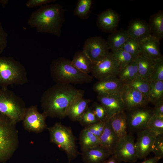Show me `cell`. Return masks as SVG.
<instances>
[{"instance_id":"cell-1","label":"cell","mask_w":163,"mask_h":163,"mask_svg":"<svg viewBox=\"0 0 163 163\" xmlns=\"http://www.w3.org/2000/svg\"><path fill=\"white\" fill-rule=\"evenodd\" d=\"M84 93L72 85L56 83L45 91L41 97L43 113L46 117L64 118L71 104L83 97Z\"/></svg>"},{"instance_id":"cell-2","label":"cell","mask_w":163,"mask_h":163,"mask_svg":"<svg viewBox=\"0 0 163 163\" xmlns=\"http://www.w3.org/2000/svg\"><path fill=\"white\" fill-rule=\"evenodd\" d=\"M64 12L62 6L58 4L42 5L32 13L27 24L38 33L59 37L64 21Z\"/></svg>"},{"instance_id":"cell-3","label":"cell","mask_w":163,"mask_h":163,"mask_svg":"<svg viewBox=\"0 0 163 163\" xmlns=\"http://www.w3.org/2000/svg\"><path fill=\"white\" fill-rule=\"evenodd\" d=\"M50 72L53 80L57 84H82L90 83L93 80L92 76L76 69L71 60L62 57L52 61Z\"/></svg>"},{"instance_id":"cell-4","label":"cell","mask_w":163,"mask_h":163,"mask_svg":"<svg viewBox=\"0 0 163 163\" xmlns=\"http://www.w3.org/2000/svg\"><path fill=\"white\" fill-rule=\"evenodd\" d=\"M28 82L27 72L20 62L11 57L0 55V87L23 85Z\"/></svg>"},{"instance_id":"cell-5","label":"cell","mask_w":163,"mask_h":163,"mask_svg":"<svg viewBox=\"0 0 163 163\" xmlns=\"http://www.w3.org/2000/svg\"><path fill=\"white\" fill-rule=\"evenodd\" d=\"M27 109L22 98L7 88H0V113L15 124L23 120Z\"/></svg>"},{"instance_id":"cell-6","label":"cell","mask_w":163,"mask_h":163,"mask_svg":"<svg viewBox=\"0 0 163 163\" xmlns=\"http://www.w3.org/2000/svg\"><path fill=\"white\" fill-rule=\"evenodd\" d=\"M48 129L51 142L64 152L68 162L77 157L79 152L76 145V139L70 128L57 123Z\"/></svg>"},{"instance_id":"cell-7","label":"cell","mask_w":163,"mask_h":163,"mask_svg":"<svg viewBox=\"0 0 163 163\" xmlns=\"http://www.w3.org/2000/svg\"><path fill=\"white\" fill-rule=\"evenodd\" d=\"M14 124L0 113V161L6 159L14 152L16 146V132L10 125Z\"/></svg>"},{"instance_id":"cell-8","label":"cell","mask_w":163,"mask_h":163,"mask_svg":"<svg viewBox=\"0 0 163 163\" xmlns=\"http://www.w3.org/2000/svg\"><path fill=\"white\" fill-rule=\"evenodd\" d=\"M107 41L99 36L88 39L85 42L82 51L94 63L104 58L110 53Z\"/></svg>"},{"instance_id":"cell-9","label":"cell","mask_w":163,"mask_h":163,"mask_svg":"<svg viewBox=\"0 0 163 163\" xmlns=\"http://www.w3.org/2000/svg\"><path fill=\"white\" fill-rule=\"evenodd\" d=\"M112 155L121 162H136L138 158L133 135L128 133L124 137L120 139Z\"/></svg>"},{"instance_id":"cell-10","label":"cell","mask_w":163,"mask_h":163,"mask_svg":"<svg viewBox=\"0 0 163 163\" xmlns=\"http://www.w3.org/2000/svg\"><path fill=\"white\" fill-rule=\"evenodd\" d=\"M120 71L119 66L112 52L102 60L94 63L91 73L98 80L111 77H117Z\"/></svg>"},{"instance_id":"cell-11","label":"cell","mask_w":163,"mask_h":163,"mask_svg":"<svg viewBox=\"0 0 163 163\" xmlns=\"http://www.w3.org/2000/svg\"><path fill=\"white\" fill-rule=\"evenodd\" d=\"M128 111L126 114L127 127L138 132L146 128L148 121L153 115L152 109L145 107Z\"/></svg>"},{"instance_id":"cell-12","label":"cell","mask_w":163,"mask_h":163,"mask_svg":"<svg viewBox=\"0 0 163 163\" xmlns=\"http://www.w3.org/2000/svg\"><path fill=\"white\" fill-rule=\"evenodd\" d=\"M46 117L38 111L37 105H32L27 109L23 120V125L28 131L40 133L46 128Z\"/></svg>"},{"instance_id":"cell-13","label":"cell","mask_w":163,"mask_h":163,"mask_svg":"<svg viewBox=\"0 0 163 163\" xmlns=\"http://www.w3.org/2000/svg\"><path fill=\"white\" fill-rule=\"evenodd\" d=\"M158 135L147 128L138 132L135 147L138 159L145 158L152 152V145Z\"/></svg>"},{"instance_id":"cell-14","label":"cell","mask_w":163,"mask_h":163,"mask_svg":"<svg viewBox=\"0 0 163 163\" xmlns=\"http://www.w3.org/2000/svg\"><path fill=\"white\" fill-rule=\"evenodd\" d=\"M125 85L120 94L125 110L129 111L145 107L149 102L147 98L138 91Z\"/></svg>"},{"instance_id":"cell-15","label":"cell","mask_w":163,"mask_h":163,"mask_svg":"<svg viewBox=\"0 0 163 163\" xmlns=\"http://www.w3.org/2000/svg\"><path fill=\"white\" fill-rule=\"evenodd\" d=\"M97 99L105 109L108 119L114 114L125 110L120 94H98Z\"/></svg>"},{"instance_id":"cell-16","label":"cell","mask_w":163,"mask_h":163,"mask_svg":"<svg viewBox=\"0 0 163 163\" xmlns=\"http://www.w3.org/2000/svg\"><path fill=\"white\" fill-rule=\"evenodd\" d=\"M125 85L117 77H111L98 80L93 89L97 94H121Z\"/></svg>"},{"instance_id":"cell-17","label":"cell","mask_w":163,"mask_h":163,"mask_svg":"<svg viewBox=\"0 0 163 163\" xmlns=\"http://www.w3.org/2000/svg\"><path fill=\"white\" fill-rule=\"evenodd\" d=\"M139 44L140 55L154 60L163 57L160 50L159 40L152 35L142 40Z\"/></svg>"},{"instance_id":"cell-18","label":"cell","mask_w":163,"mask_h":163,"mask_svg":"<svg viewBox=\"0 0 163 163\" xmlns=\"http://www.w3.org/2000/svg\"><path fill=\"white\" fill-rule=\"evenodd\" d=\"M119 20V15L117 12L111 9H108L99 14L97 24L102 31L112 32L115 30Z\"/></svg>"},{"instance_id":"cell-19","label":"cell","mask_w":163,"mask_h":163,"mask_svg":"<svg viewBox=\"0 0 163 163\" xmlns=\"http://www.w3.org/2000/svg\"><path fill=\"white\" fill-rule=\"evenodd\" d=\"M127 30L129 37L139 43L151 35L148 23L139 19L131 20Z\"/></svg>"},{"instance_id":"cell-20","label":"cell","mask_w":163,"mask_h":163,"mask_svg":"<svg viewBox=\"0 0 163 163\" xmlns=\"http://www.w3.org/2000/svg\"><path fill=\"white\" fill-rule=\"evenodd\" d=\"M112 154L110 151L99 145L82 152V156L84 163H104Z\"/></svg>"},{"instance_id":"cell-21","label":"cell","mask_w":163,"mask_h":163,"mask_svg":"<svg viewBox=\"0 0 163 163\" xmlns=\"http://www.w3.org/2000/svg\"><path fill=\"white\" fill-rule=\"evenodd\" d=\"M91 101L90 99L84 98L83 97L76 99L68 108L66 117H68L72 121L79 122L89 107Z\"/></svg>"},{"instance_id":"cell-22","label":"cell","mask_w":163,"mask_h":163,"mask_svg":"<svg viewBox=\"0 0 163 163\" xmlns=\"http://www.w3.org/2000/svg\"><path fill=\"white\" fill-rule=\"evenodd\" d=\"M110 125L119 139L127 134L126 114L125 111L117 113L108 119Z\"/></svg>"},{"instance_id":"cell-23","label":"cell","mask_w":163,"mask_h":163,"mask_svg":"<svg viewBox=\"0 0 163 163\" xmlns=\"http://www.w3.org/2000/svg\"><path fill=\"white\" fill-rule=\"evenodd\" d=\"M99 138L100 145L113 152L119 139L112 128L108 120L106 122L103 132Z\"/></svg>"},{"instance_id":"cell-24","label":"cell","mask_w":163,"mask_h":163,"mask_svg":"<svg viewBox=\"0 0 163 163\" xmlns=\"http://www.w3.org/2000/svg\"><path fill=\"white\" fill-rule=\"evenodd\" d=\"M129 36L127 30L120 29L112 32L106 40L112 52L122 49Z\"/></svg>"},{"instance_id":"cell-25","label":"cell","mask_w":163,"mask_h":163,"mask_svg":"<svg viewBox=\"0 0 163 163\" xmlns=\"http://www.w3.org/2000/svg\"><path fill=\"white\" fill-rule=\"evenodd\" d=\"M133 60L137 65L139 75L149 82L155 60L139 55L135 57Z\"/></svg>"},{"instance_id":"cell-26","label":"cell","mask_w":163,"mask_h":163,"mask_svg":"<svg viewBox=\"0 0 163 163\" xmlns=\"http://www.w3.org/2000/svg\"><path fill=\"white\" fill-rule=\"evenodd\" d=\"M71 62L78 70L88 74L91 72L94 63L82 51L76 52Z\"/></svg>"},{"instance_id":"cell-27","label":"cell","mask_w":163,"mask_h":163,"mask_svg":"<svg viewBox=\"0 0 163 163\" xmlns=\"http://www.w3.org/2000/svg\"><path fill=\"white\" fill-rule=\"evenodd\" d=\"M151 35L159 41L163 38V12L159 11L152 15L148 23Z\"/></svg>"},{"instance_id":"cell-28","label":"cell","mask_w":163,"mask_h":163,"mask_svg":"<svg viewBox=\"0 0 163 163\" xmlns=\"http://www.w3.org/2000/svg\"><path fill=\"white\" fill-rule=\"evenodd\" d=\"M79 141L82 152L100 145L99 138L85 128L80 133Z\"/></svg>"},{"instance_id":"cell-29","label":"cell","mask_w":163,"mask_h":163,"mask_svg":"<svg viewBox=\"0 0 163 163\" xmlns=\"http://www.w3.org/2000/svg\"><path fill=\"white\" fill-rule=\"evenodd\" d=\"M139 75L137 65L133 60L120 70L117 76L119 80L126 85Z\"/></svg>"},{"instance_id":"cell-30","label":"cell","mask_w":163,"mask_h":163,"mask_svg":"<svg viewBox=\"0 0 163 163\" xmlns=\"http://www.w3.org/2000/svg\"><path fill=\"white\" fill-rule=\"evenodd\" d=\"M149 101L155 105L163 101V81L150 82Z\"/></svg>"},{"instance_id":"cell-31","label":"cell","mask_w":163,"mask_h":163,"mask_svg":"<svg viewBox=\"0 0 163 163\" xmlns=\"http://www.w3.org/2000/svg\"><path fill=\"white\" fill-rule=\"evenodd\" d=\"M149 83L150 82L143 79L139 75L126 85L133 88L141 93L149 101Z\"/></svg>"},{"instance_id":"cell-32","label":"cell","mask_w":163,"mask_h":163,"mask_svg":"<svg viewBox=\"0 0 163 163\" xmlns=\"http://www.w3.org/2000/svg\"><path fill=\"white\" fill-rule=\"evenodd\" d=\"M92 0H79L74 11V14L80 18H87L89 15L92 3Z\"/></svg>"},{"instance_id":"cell-33","label":"cell","mask_w":163,"mask_h":163,"mask_svg":"<svg viewBox=\"0 0 163 163\" xmlns=\"http://www.w3.org/2000/svg\"><path fill=\"white\" fill-rule=\"evenodd\" d=\"M111 52L119 66L120 70L132 62L134 59L131 55L122 49Z\"/></svg>"},{"instance_id":"cell-34","label":"cell","mask_w":163,"mask_h":163,"mask_svg":"<svg viewBox=\"0 0 163 163\" xmlns=\"http://www.w3.org/2000/svg\"><path fill=\"white\" fill-rule=\"evenodd\" d=\"M146 128L157 134H163V117L153 115L148 121Z\"/></svg>"},{"instance_id":"cell-35","label":"cell","mask_w":163,"mask_h":163,"mask_svg":"<svg viewBox=\"0 0 163 163\" xmlns=\"http://www.w3.org/2000/svg\"><path fill=\"white\" fill-rule=\"evenodd\" d=\"M122 49L131 55L134 58L140 54L139 43L130 37L126 41Z\"/></svg>"},{"instance_id":"cell-36","label":"cell","mask_w":163,"mask_h":163,"mask_svg":"<svg viewBox=\"0 0 163 163\" xmlns=\"http://www.w3.org/2000/svg\"><path fill=\"white\" fill-rule=\"evenodd\" d=\"M163 81V57L155 60L149 82Z\"/></svg>"},{"instance_id":"cell-37","label":"cell","mask_w":163,"mask_h":163,"mask_svg":"<svg viewBox=\"0 0 163 163\" xmlns=\"http://www.w3.org/2000/svg\"><path fill=\"white\" fill-rule=\"evenodd\" d=\"M99 122L91 106L88 107L79 122L81 125L85 127Z\"/></svg>"},{"instance_id":"cell-38","label":"cell","mask_w":163,"mask_h":163,"mask_svg":"<svg viewBox=\"0 0 163 163\" xmlns=\"http://www.w3.org/2000/svg\"><path fill=\"white\" fill-rule=\"evenodd\" d=\"M152 152L155 156L160 159L163 157V134H159L156 136L152 145Z\"/></svg>"},{"instance_id":"cell-39","label":"cell","mask_w":163,"mask_h":163,"mask_svg":"<svg viewBox=\"0 0 163 163\" xmlns=\"http://www.w3.org/2000/svg\"><path fill=\"white\" fill-rule=\"evenodd\" d=\"M92 107L93 112L99 122H105L108 120L106 111L104 107L100 103L94 102Z\"/></svg>"},{"instance_id":"cell-40","label":"cell","mask_w":163,"mask_h":163,"mask_svg":"<svg viewBox=\"0 0 163 163\" xmlns=\"http://www.w3.org/2000/svg\"><path fill=\"white\" fill-rule=\"evenodd\" d=\"M105 122H99L86 126L85 128L99 138L103 132Z\"/></svg>"},{"instance_id":"cell-41","label":"cell","mask_w":163,"mask_h":163,"mask_svg":"<svg viewBox=\"0 0 163 163\" xmlns=\"http://www.w3.org/2000/svg\"><path fill=\"white\" fill-rule=\"evenodd\" d=\"M8 34L0 21V55L7 47Z\"/></svg>"},{"instance_id":"cell-42","label":"cell","mask_w":163,"mask_h":163,"mask_svg":"<svg viewBox=\"0 0 163 163\" xmlns=\"http://www.w3.org/2000/svg\"><path fill=\"white\" fill-rule=\"evenodd\" d=\"M55 1L54 0H29L26 2V5L27 8H32L46 5Z\"/></svg>"},{"instance_id":"cell-43","label":"cell","mask_w":163,"mask_h":163,"mask_svg":"<svg viewBox=\"0 0 163 163\" xmlns=\"http://www.w3.org/2000/svg\"><path fill=\"white\" fill-rule=\"evenodd\" d=\"M155 105L154 108L152 109L153 114L163 117V101L157 103Z\"/></svg>"},{"instance_id":"cell-44","label":"cell","mask_w":163,"mask_h":163,"mask_svg":"<svg viewBox=\"0 0 163 163\" xmlns=\"http://www.w3.org/2000/svg\"><path fill=\"white\" fill-rule=\"evenodd\" d=\"M104 163H121V162L113 155H112L107 159Z\"/></svg>"},{"instance_id":"cell-45","label":"cell","mask_w":163,"mask_h":163,"mask_svg":"<svg viewBox=\"0 0 163 163\" xmlns=\"http://www.w3.org/2000/svg\"><path fill=\"white\" fill-rule=\"evenodd\" d=\"M160 159L159 158L154 156L147 158L140 163H158Z\"/></svg>"},{"instance_id":"cell-46","label":"cell","mask_w":163,"mask_h":163,"mask_svg":"<svg viewBox=\"0 0 163 163\" xmlns=\"http://www.w3.org/2000/svg\"><path fill=\"white\" fill-rule=\"evenodd\" d=\"M8 2V0H0V3L3 6H5L7 4Z\"/></svg>"},{"instance_id":"cell-47","label":"cell","mask_w":163,"mask_h":163,"mask_svg":"<svg viewBox=\"0 0 163 163\" xmlns=\"http://www.w3.org/2000/svg\"><path fill=\"white\" fill-rule=\"evenodd\" d=\"M68 163H70V162H68Z\"/></svg>"}]
</instances>
